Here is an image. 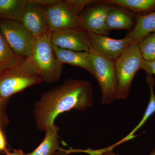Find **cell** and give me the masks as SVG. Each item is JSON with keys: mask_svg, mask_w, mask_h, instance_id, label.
Segmentation results:
<instances>
[{"mask_svg": "<svg viewBox=\"0 0 155 155\" xmlns=\"http://www.w3.org/2000/svg\"><path fill=\"white\" fill-rule=\"evenodd\" d=\"M91 84L70 79L41 94L34 104L33 116L37 128L45 131L60 114L72 110L83 111L93 105Z\"/></svg>", "mask_w": 155, "mask_h": 155, "instance_id": "1", "label": "cell"}, {"mask_svg": "<svg viewBox=\"0 0 155 155\" xmlns=\"http://www.w3.org/2000/svg\"><path fill=\"white\" fill-rule=\"evenodd\" d=\"M27 58L0 70V104L6 106L11 97L42 82Z\"/></svg>", "mask_w": 155, "mask_h": 155, "instance_id": "2", "label": "cell"}, {"mask_svg": "<svg viewBox=\"0 0 155 155\" xmlns=\"http://www.w3.org/2000/svg\"><path fill=\"white\" fill-rule=\"evenodd\" d=\"M27 58L43 81L53 83L60 80L63 64L58 61L54 51L51 33L35 38L32 51Z\"/></svg>", "mask_w": 155, "mask_h": 155, "instance_id": "3", "label": "cell"}, {"mask_svg": "<svg viewBox=\"0 0 155 155\" xmlns=\"http://www.w3.org/2000/svg\"><path fill=\"white\" fill-rule=\"evenodd\" d=\"M143 59L139 42L133 41L115 62L117 89L116 98L126 100L136 73L141 69Z\"/></svg>", "mask_w": 155, "mask_h": 155, "instance_id": "4", "label": "cell"}, {"mask_svg": "<svg viewBox=\"0 0 155 155\" xmlns=\"http://www.w3.org/2000/svg\"><path fill=\"white\" fill-rule=\"evenodd\" d=\"M93 0H65L51 7H44L48 32L79 27V18L84 8L96 2Z\"/></svg>", "mask_w": 155, "mask_h": 155, "instance_id": "5", "label": "cell"}, {"mask_svg": "<svg viewBox=\"0 0 155 155\" xmlns=\"http://www.w3.org/2000/svg\"><path fill=\"white\" fill-rule=\"evenodd\" d=\"M93 75L102 92L101 103L110 104L116 98L117 81L115 62L108 60L90 49Z\"/></svg>", "mask_w": 155, "mask_h": 155, "instance_id": "6", "label": "cell"}, {"mask_svg": "<svg viewBox=\"0 0 155 155\" xmlns=\"http://www.w3.org/2000/svg\"><path fill=\"white\" fill-rule=\"evenodd\" d=\"M0 33L17 55L24 58L30 55L35 38L22 22L0 19Z\"/></svg>", "mask_w": 155, "mask_h": 155, "instance_id": "7", "label": "cell"}, {"mask_svg": "<svg viewBox=\"0 0 155 155\" xmlns=\"http://www.w3.org/2000/svg\"><path fill=\"white\" fill-rule=\"evenodd\" d=\"M111 5L101 3L87 8L81 13L79 28L87 32L106 35L110 32L106 22L107 13Z\"/></svg>", "mask_w": 155, "mask_h": 155, "instance_id": "8", "label": "cell"}, {"mask_svg": "<svg viewBox=\"0 0 155 155\" xmlns=\"http://www.w3.org/2000/svg\"><path fill=\"white\" fill-rule=\"evenodd\" d=\"M87 32L90 47L98 54L110 61L116 60L133 42L127 37L120 39Z\"/></svg>", "mask_w": 155, "mask_h": 155, "instance_id": "9", "label": "cell"}, {"mask_svg": "<svg viewBox=\"0 0 155 155\" xmlns=\"http://www.w3.org/2000/svg\"><path fill=\"white\" fill-rule=\"evenodd\" d=\"M51 41L58 47L76 51L89 52L90 49L87 32L79 27L53 31Z\"/></svg>", "mask_w": 155, "mask_h": 155, "instance_id": "10", "label": "cell"}, {"mask_svg": "<svg viewBox=\"0 0 155 155\" xmlns=\"http://www.w3.org/2000/svg\"><path fill=\"white\" fill-rule=\"evenodd\" d=\"M21 22L35 38L49 32L44 7L34 0H27Z\"/></svg>", "mask_w": 155, "mask_h": 155, "instance_id": "11", "label": "cell"}, {"mask_svg": "<svg viewBox=\"0 0 155 155\" xmlns=\"http://www.w3.org/2000/svg\"><path fill=\"white\" fill-rule=\"evenodd\" d=\"M54 51L61 64H68L81 67L93 75L90 54L88 52L76 51L61 48L53 45Z\"/></svg>", "mask_w": 155, "mask_h": 155, "instance_id": "12", "label": "cell"}, {"mask_svg": "<svg viewBox=\"0 0 155 155\" xmlns=\"http://www.w3.org/2000/svg\"><path fill=\"white\" fill-rule=\"evenodd\" d=\"M59 130V127L54 124L49 126L45 131V135L41 144L27 155H55L57 151H60Z\"/></svg>", "mask_w": 155, "mask_h": 155, "instance_id": "13", "label": "cell"}, {"mask_svg": "<svg viewBox=\"0 0 155 155\" xmlns=\"http://www.w3.org/2000/svg\"><path fill=\"white\" fill-rule=\"evenodd\" d=\"M155 31V12L137 17L133 30L126 37L133 41H139L145 37Z\"/></svg>", "mask_w": 155, "mask_h": 155, "instance_id": "14", "label": "cell"}, {"mask_svg": "<svg viewBox=\"0 0 155 155\" xmlns=\"http://www.w3.org/2000/svg\"><path fill=\"white\" fill-rule=\"evenodd\" d=\"M106 22L109 30L130 29L133 19L124 10L111 6L107 13Z\"/></svg>", "mask_w": 155, "mask_h": 155, "instance_id": "15", "label": "cell"}, {"mask_svg": "<svg viewBox=\"0 0 155 155\" xmlns=\"http://www.w3.org/2000/svg\"><path fill=\"white\" fill-rule=\"evenodd\" d=\"M27 0H0V19L21 22Z\"/></svg>", "mask_w": 155, "mask_h": 155, "instance_id": "16", "label": "cell"}, {"mask_svg": "<svg viewBox=\"0 0 155 155\" xmlns=\"http://www.w3.org/2000/svg\"><path fill=\"white\" fill-rule=\"evenodd\" d=\"M146 81L148 84L149 87L150 88V98L149 102L147 107L144 115L138 125L134 127V129L128 135L122 139V140L118 142L119 144L134 138L136 136L134 135V134L137 130H139L142 126H143L147 121L148 119H149L150 117L155 113V94L154 90L155 81L154 79L152 77V74L147 73V78Z\"/></svg>", "mask_w": 155, "mask_h": 155, "instance_id": "17", "label": "cell"}, {"mask_svg": "<svg viewBox=\"0 0 155 155\" xmlns=\"http://www.w3.org/2000/svg\"><path fill=\"white\" fill-rule=\"evenodd\" d=\"M104 2L116 5L134 11H146L155 8V0H105Z\"/></svg>", "mask_w": 155, "mask_h": 155, "instance_id": "18", "label": "cell"}, {"mask_svg": "<svg viewBox=\"0 0 155 155\" xmlns=\"http://www.w3.org/2000/svg\"><path fill=\"white\" fill-rule=\"evenodd\" d=\"M24 58L14 52L0 33V70Z\"/></svg>", "mask_w": 155, "mask_h": 155, "instance_id": "19", "label": "cell"}, {"mask_svg": "<svg viewBox=\"0 0 155 155\" xmlns=\"http://www.w3.org/2000/svg\"><path fill=\"white\" fill-rule=\"evenodd\" d=\"M139 46L144 60L155 59V31L139 41Z\"/></svg>", "mask_w": 155, "mask_h": 155, "instance_id": "20", "label": "cell"}, {"mask_svg": "<svg viewBox=\"0 0 155 155\" xmlns=\"http://www.w3.org/2000/svg\"><path fill=\"white\" fill-rule=\"evenodd\" d=\"M80 152L87 153L90 155H119L115 154L112 150L109 149L108 147L98 150H92L90 149L81 150ZM149 155H155V148L150 153Z\"/></svg>", "mask_w": 155, "mask_h": 155, "instance_id": "21", "label": "cell"}, {"mask_svg": "<svg viewBox=\"0 0 155 155\" xmlns=\"http://www.w3.org/2000/svg\"><path fill=\"white\" fill-rule=\"evenodd\" d=\"M141 69H144L146 73L155 75V59L150 61L143 60Z\"/></svg>", "mask_w": 155, "mask_h": 155, "instance_id": "22", "label": "cell"}, {"mask_svg": "<svg viewBox=\"0 0 155 155\" xmlns=\"http://www.w3.org/2000/svg\"><path fill=\"white\" fill-rule=\"evenodd\" d=\"M5 106L0 104V127L3 130L8 122V120L5 111Z\"/></svg>", "mask_w": 155, "mask_h": 155, "instance_id": "23", "label": "cell"}, {"mask_svg": "<svg viewBox=\"0 0 155 155\" xmlns=\"http://www.w3.org/2000/svg\"><path fill=\"white\" fill-rule=\"evenodd\" d=\"M7 141L3 132V129L0 127V153H5L6 154L9 152L7 149Z\"/></svg>", "mask_w": 155, "mask_h": 155, "instance_id": "24", "label": "cell"}, {"mask_svg": "<svg viewBox=\"0 0 155 155\" xmlns=\"http://www.w3.org/2000/svg\"><path fill=\"white\" fill-rule=\"evenodd\" d=\"M35 2L44 7L55 5L61 2L60 0H34Z\"/></svg>", "mask_w": 155, "mask_h": 155, "instance_id": "25", "label": "cell"}, {"mask_svg": "<svg viewBox=\"0 0 155 155\" xmlns=\"http://www.w3.org/2000/svg\"><path fill=\"white\" fill-rule=\"evenodd\" d=\"M6 155H27V154L23 153L22 150H15L12 152H9L6 154Z\"/></svg>", "mask_w": 155, "mask_h": 155, "instance_id": "26", "label": "cell"}]
</instances>
